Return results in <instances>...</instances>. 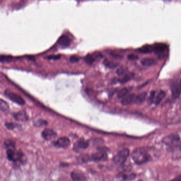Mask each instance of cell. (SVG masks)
Wrapping results in <instances>:
<instances>
[{"label": "cell", "instance_id": "5b68a950", "mask_svg": "<svg viewBox=\"0 0 181 181\" xmlns=\"http://www.w3.org/2000/svg\"><path fill=\"white\" fill-rule=\"evenodd\" d=\"M5 94L6 96L8 97L9 99L12 101L15 102L17 104L20 105H24L25 104L24 100L22 99L21 96H19V95L14 93L13 92H11L9 90H6L5 92Z\"/></svg>", "mask_w": 181, "mask_h": 181}, {"label": "cell", "instance_id": "4316f807", "mask_svg": "<svg viewBox=\"0 0 181 181\" xmlns=\"http://www.w3.org/2000/svg\"><path fill=\"white\" fill-rule=\"evenodd\" d=\"M6 128L10 130H13L14 129L17 128L18 127L17 124L14 123H6Z\"/></svg>", "mask_w": 181, "mask_h": 181}, {"label": "cell", "instance_id": "d4e9b609", "mask_svg": "<svg viewBox=\"0 0 181 181\" xmlns=\"http://www.w3.org/2000/svg\"><path fill=\"white\" fill-rule=\"evenodd\" d=\"M12 59L11 56L6 55H1L0 56V62H10Z\"/></svg>", "mask_w": 181, "mask_h": 181}, {"label": "cell", "instance_id": "2e32d148", "mask_svg": "<svg viewBox=\"0 0 181 181\" xmlns=\"http://www.w3.org/2000/svg\"><path fill=\"white\" fill-rule=\"evenodd\" d=\"M165 96H166L165 92L163 90H160L157 94V96H155L154 97V100L153 102L156 105L159 104L162 101V100L165 98Z\"/></svg>", "mask_w": 181, "mask_h": 181}, {"label": "cell", "instance_id": "44dd1931", "mask_svg": "<svg viewBox=\"0 0 181 181\" xmlns=\"http://www.w3.org/2000/svg\"><path fill=\"white\" fill-rule=\"evenodd\" d=\"M133 74H127L126 73L124 75H123V77L119 80V82L121 84H124L125 83L128 82L133 77Z\"/></svg>", "mask_w": 181, "mask_h": 181}, {"label": "cell", "instance_id": "30bf717a", "mask_svg": "<svg viewBox=\"0 0 181 181\" xmlns=\"http://www.w3.org/2000/svg\"><path fill=\"white\" fill-rule=\"evenodd\" d=\"M42 136L46 140H51L56 138L57 133L52 129H46L42 132Z\"/></svg>", "mask_w": 181, "mask_h": 181}, {"label": "cell", "instance_id": "484cf974", "mask_svg": "<svg viewBox=\"0 0 181 181\" xmlns=\"http://www.w3.org/2000/svg\"><path fill=\"white\" fill-rule=\"evenodd\" d=\"M126 70L125 68H124L123 67H120L119 68H118L116 70V73L117 75H119V76L124 75L125 74H126Z\"/></svg>", "mask_w": 181, "mask_h": 181}, {"label": "cell", "instance_id": "4fadbf2b", "mask_svg": "<svg viewBox=\"0 0 181 181\" xmlns=\"http://www.w3.org/2000/svg\"><path fill=\"white\" fill-rule=\"evenodd\" d=\"M71 178L74 181H85L86 177L83 173L79 170H74L71 173Z\"/></svg>", "mask_w": 181, "mask_h": 181}, {"label": "cell", "instance_id": "ba28073f", "mask_svg": "<svg viewBox=\"0 0 181 181\" xmlns=\"http://www.w3.org/2000/svg\"><path fill=\"white\" fill-rule=\"evenodd\" d=\"M53 145L57 148H67L70 145V140L66 137H63L53 142Z\"/></svg>", "mask_w": 181, "mask_h": 181}, {"label": "cell", "instance_id": "7a4b0ae2", "mask_svg": "<svg viewBox=\"0 0 181 181\" xmlns=\"http://www.w3.org/2000/svg\"><path fill=\"white\" fill-rule=\"evenodd\" d=\"M6 156L8 160L14 163H19L24 165L26 162L24 154L22 151L17 150L16 149H7Z\"/></svg>", "mask_w": 181, "mask_h": 181}, {"label": "cell", "instance_id": "ac0fdd59", "mask_svg": "<svg viewBox=\"0 0 181 181\" xmlns=\"http://www.w3.org/2000/svg\"><path fill=\"white\" fill-rule=\"evenodd\" d=\"M147 93L145 92L139 94L137 96H136L134 102L136 104H141L144 102L146 98Z\"/></svg>", "mask_w": 181, "mask_h": 181}, {"label": "cell", "instance_id": "d6a6232c", "mask_svg": "<svg viewBox=\"0 0 181 181\" xmlns=\"http://www.w3.org/2000/svg\"><path fill=\"white\" fill-rule=\"evenodd\" d=\"M128 57L129 59H130L131 61H135L138 59V56H136L135 55H133V54L128 55Z\"/></svg>", "mask_w": 181, "mask_h": 181}, {"label": "cell", "instance_id": "ffe728a7", "mask_svg": "<svg viewBox=\"0 0 181 181\" xmlns=\"http://www.w3.org/2000/svg\"><path fill=\"white\" fill-rule=\"evenodd\" d=\"M153 49V46L146 45L139 49V51L141 53H152Z\"/></svg>", "mask_w": 181, "mask_h": 181}, {"label": "cell", "instance_id": "6da1fadb", "mask_svg": "<svg viewBox=\"0 0 181 181\" xmlns=\"http://www.w3.org/2000/svg\"><path fill=\"white\" fill-rule=\"evenodd\" d=\"M132 158L137 165H142L152 160V156L144 147H140L135 149L132 154Z\"/></svg>", "mask_w": 181, "mask_h": 181}, {"label": "cell", "instance_id": "83f0119b", "mask_svg": "<svg viewBox=\"0 0 181 181\" xmlns=\"http://www.w3.org/2000/svg\"><path fill=\"white\" fill-rule=\"evenodd\" d=\"M79 59H80V58L77 56H72L70 57L69 61L70 63H71L72 64H74V63H77L79 61Z\"/></svg>", "mask_w": 181, "mask_h": 181}, {"label": "cell", "instance_id": "f546056e", "mask_svg": "<svg viewBox=\"0 0 181 181\" xmlns=\"http://www.w3.org/2000/svg\"><path fill=\"white\" fill-rule=\"evenodd\" d=\"M104 64H105L106 66L108 67H109V68H113V67H114L116 66V65H115V64H114V63H111L110 61H107V60H106L105 61H104Z\"/></svg>", "mask_w": 181, "mask_h": 181}, {"label": "cell", "instance_id": "8992f818", "mask_svg": "<svg viewBox=\"0 0 181 181\" xmlns=\"http://www.w3.org/2000/svg\"><path fill=\"white\" fill-rule=\"evenodd\" d=\"M89 161H93L95 162H99L101 161H106L108 159V155L106 152L104 151H99L95 154L89 155Z\"/></svg>", "mask_w": 181, "mask_h": 181}, {"label": "cell", "instance_id": "9a60e30c", "mask_svg": "<svg viewBox=\"0 0 181 181\" xmlns=\"http://www.w3.org/2000/svg\"><path fill=\"white\" fill-rule=\"evenodd\" d=\"M14 117L16 120L23 122L26 121L28 119V116L27 115V113L24 111L17 112L14 114Z\"/></svg>", "mask_w": 181, "mask_h": 181}, {"label": "cell", "instance_id": "3957f363", "mask_svg": "<svg viewBox=\"0 0 181 181\" xmlns=\"http://www.w3.org/2000/svg\"><path fill=\"white\" fill-rule=\"evenodd\" d=\"M130 155V151L128 149H123L118 152L113 158V162L116 165L122 166L124 165Z\"/></svg>", "mask_w": 181, "mask_h": 181}, {"label": "cell", "instance_id": "9c48e42d", "mask_svg": "<svg viewBox=\"0 0 181 181\" xmlns=\"http://www.w3.org/2000/svg\"><path fill=\"white\" fill-rule=\"evenodd\" d=\"M167 46L165 43H157L153 46L152 51H154V53L157 54L158 56H162L165 53V51L167 50Z\"/></svg>", "mask_w": 181, "mask_h": 181}, {"label": "cell", "instance_id": "f1b7e54d", "mask_svg": "<svg viewBox=\"0 0 181 181\" xmlns=\"http://www.w3.org/2000/svg\"><path fill=\"white\" fill-rule=\"evenodd\" d=\"M156 95V92L155 91H152V92L150 94V95L149 97V101L150 103H152L154 100V97Z\"/></svg>", "mask_w": 181, "mask_h": 181}, {"label": "cell", "instance_id": "1f68e13d", "mask_svg": "<svg viewBox=\"0 0 181 181\" xmlns=\"http://www.w3.org/2000/svg\"><path fill=\"white\" fill-rule=\"evenodd\" d=\"M60 58V55H51V56H47V58L50 60H57Z\"/></svg>", "mask_w": 181, "mask_h": 181}, {"label": "cell", "instance_id": "4dcf8cb0", "mask_svg": "<svg viewBox=\"0 0 181 181\" xmlns=\"http://www.w3.org/2000/svg\"><path fill=\"white\" fill-rule=\"evenodd\" d=\"M47 123L45 120H40L38 121L37 123H36V125L38 126H41V125H46Z\"/></svg>", "mask_w": 181, "mask_h": 181}, {"label": "cell", "instance_id": "e575fe53", "mask_svg": "<svg viewBox=\"0 0 181 181\" xmlns=\"http://www.w3.org/2000/svg\"><path fill=\"white\" fill-rule=\"evenodd\" d=\"M171 181H181V175H179L178 176L176 177L175 178H174Z\"/></svg>", "mask_w": 181, "mask_h": 181}, {"label": "cell", "instance_id": "8fae6325", "mask_svg": "<svg viewBox=\"0 0 181 181\" xmlns=\"http://www.w3.org/2000/svg\"><path fill=\"white\" fill-rule=\"evenodd\" d=\"M170 88L172 98L174 99H177L180 95V85L179 82H173Z\"/></svg>", "mask_w": 181, "mask_h": 181}, {"label": "cell", "instance_id": "5bb4252c", "mask_svg": "<svg viewBox=\"0 0 181 181\" xmlns=\"http://www.w3.org/2000/svg\"><path fill=\"white\" fill-rule=\"evenodd\" d=\"M136 98V95L134 94H128L126 96L123 98L121 101V103L124 105H128L132 104L134 102V100Z\"/></svg>", "mask_w": 181, "mask_h": 181}, {"label": "cell", "instance_id": "e0dca14e", "mask_svg": "<svg viewBox=\"0 0 181 181\" xmlns=\"http://www.w3.org/2000/svg\"><path fill=\"white\" fill-rule=\"evenodd\" d=\"M141 64L145 66H151L156 64V61L154 58H146L141 59Z\"/></svg>", "mask_w": 181, "mask_h": 181}, {"label": "cell", "instance_id": "7402d4cb", "mask_svg": "<svg viewBox=\"0 0 181 181\" xmlns=\"http://www.w3.org/2000/svg\"><path fill=\"white\" fill-rule=\"evenodd\" d=\"M4 145L7 149H16V144L12 140H6L4 142Z\"/></svg>", "mask_w": 181, "mask_h": 181}, {"label": "cell", "instance_id": "277c9868", "mask_svg": "<svg viewBox=\"0 0 181 181\" xmlns=\"http://www.w3.org/2000/svg\"><path fill=\"white\" fill-rule=\"evenodd\" d=\"M180 137L176 134H172L166 136L162 140L163 143L172 150L177 148L180 144Z\"/></svg>", "mask_w": 181, "mask_h": 181}, {"label": "cell", "instance_id": "cb8c5ba5", "mask_svg": "<svg viewBox=\"0 0 181 181\" xmlns=\"http://www.w3.org/2000/svg\"><path fill=\"white\" fill-rule=\"evenodd\" d=\"M95 60V58L94 57V56L92 55H90V54H88L87 56H85V63L89 65H93Z\"/></svg>", "mask_w": 181, "mask_h": 181}, {"label": "cell", "instance_id": "d590c367", "mask_svg": "<svg viewBox=\"0 0 181 181\" xmlns=\"http://www.w3.org/2000/svg\"><path fill=\"white\" fill-rule=\"evenodd\" d=\"M138 181H142V180H139Z\"/></svg>", "mask_w": 181, "mask_h": 181}, {"label": "cell", "instance_id": "52a82bcc", "mask_svg": "<svg viewBox=\"0 0 181 181\" xmlns=\"http://www.w3.org/2000/svg\"><path fill=\"white\" fill-rule=\"evenodd\" d=\"M88 147H89L88 141L82 139L77 141L74 144L73 147V150L76 152H79L83 150L87 149Z\"/></svg>", "mask_w": 181, "mask_h": 181}, {"label": "cell", "instance_id": "7c38bea8", "mask_svg": "<svg viewBox=\"0 0 181 181\" xmlns=\"http://www.w3.org/2000/svg\"><path fill=\"white\" fill-rule=\"evenodd\" d=\"M71 39L67 35H64L61 36L57 41L58 44L63 48H66L69 47L71 44Z\"/></svg>", "mask_w": 181, "mask_h": 181}, {"label": "cell", "instance_id": "8d00e7d4", "mask_svg": "<svg viewBox=\"0 0 181 181\" xmlns=\"http://www.w3.org/2000/svg\"><path fill=\"white\" fill-rule=\"evenodd\" d=\"M165 1H168V0H165Z\"/></svg>", "mask_w": 181, "mask_h": 181}, {"label": "cell", "instance_id": "d6986e66", "mask_svg": "<svg viewBox=\"0 0 181 181\" xmlns=\"http://www.w3.org/2000/svg\"><path fill=\"white\" fill-rule=\"evenodd\" d=\"M131 88H123L121 90H120L117 94V97L119 99H123L125 96L129 94L130 92Z\"/></svg>", "mask_w": 181, "mask_h": 181}, {"label": "cell", "instance_id": "603a6c76", "mask_svg": "<svg viewBox=\"0 0 181 181\" xmlns=\"http://www.w3.org/2000/svg\"><path fill=\"white\" fill-rule=\"evenodd\" d=\"M9 106L6 102L3 100L2 99H0V110L3 111H6L8 110Z\"/></svg>", "mask_w": 181, "mask_h": 181}, {"label": "cell", "instance_id": "836d02e7", "mask_svg": "<svg viewBox=\"0 0 181 181\" xmlns=\"http://www.w3.org/2000/svg\"><path fill=\"white\" fill-rule=\"evenodd\" d=\"M60 166L61 167H65L69 166V164H68V163H66V162H60Z\"/></svg>", "mask_w": 181, "mask_h": 181}]
</instances>
